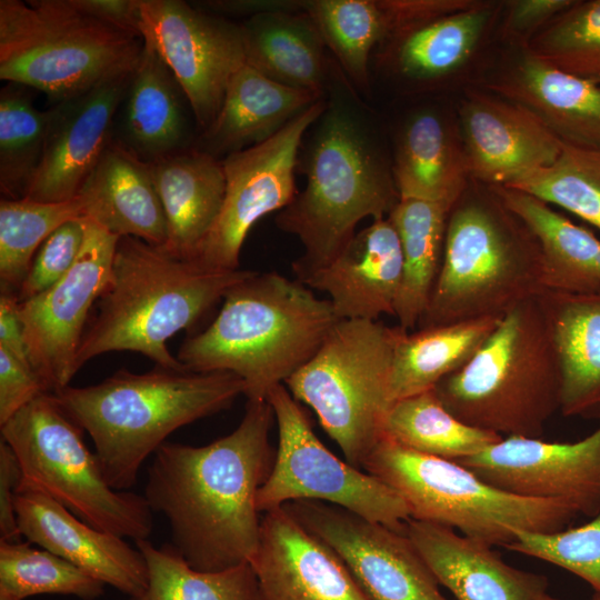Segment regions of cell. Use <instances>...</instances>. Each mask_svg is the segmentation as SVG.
<instances>
[{
	"mask_svg": "<svg viewBox=\"0 0 600 600\" xmlns=\"http://www.w3.org/2000/svg\"><path fill=\"white\" fill-rule=\"evenodd\" d=\"M267 400H248L239 426L201 447L164 442L148 468L144 494L170 526L171 546L201 571H220L254 557L261 517L257 494L276 453Z\"/></svg>",
	"mask_w": 600,
	"mask_h": 600,
	"instance_id": "6da1fadb",
	"label": "cell"
},
{
	"mask_svg": "<svg viewBox=\"0 0 600 600\" xmlns=\"http://www.w3.org/2000/svg\"><path fill=\"white\" fill-rule=\"evenodd\" d=\"M324 99L299 148L304 188L276 218L303 247L292 262L299 281L332 261L361 220L387 218L399 201L376 112L334 59Z\"/></svg>",
	"mask_w": 600,
	"mask_h": 600,
	"instance_id": "7a4b0ae2",
	"label": "cell"
},
{
	"mask_svg": "<svg viewBox=\"0 0 600 600\" xmlns=\"http://www.w3.org/2000/svg\"><path fill=\"white\" fill-rule=\"evenodd\" d=\"M338 321L331 302L299 280L253 271L228 290L217 317L182 342L177 359L193 372H232L248 400H267Z\"/></svg>",
	"mask_w": 600,
	"mask_h": 600,
	"instance_id": "3957f363",
	"label": "cell"
},
{
	"mask_svg": "<svg viewBox=\"0 0 600 600\" xmlns=\"http://www.w3.org/2000/svg\"><path fill=\"white\" fill-rule=\"evenodd\" d=\"M246 386L232 372H193L157 367L124 369L103 381L70 384L52 393L94 444L109 486L128 491L144 460L177 429L228 409Z\"/></svg>",
	"mask_w": 600,
	"mask_h": 600,
	"instance_id": "277c9868",
	"label": "cell"
},
{
	"mask_svg": "<svg viewBox=\"0 0 600 600\" xmlns=\"http://www.w3.org/2000/svg\"><path fill=\"white\" fill-rule=\"evenodd\" d=\"M252 272L210 268L141 239L121 237L109 282L77 353V371L112 351L141 353L164 369H187L170 353L167 341L192 328Z\"/></svg>",
	"mask_w": 600,
	"mask_h": 600,
	"instance_id": "5b68a950",
	"label": "cell"
},
{
	"mask_svg": "<svg viewBox=\"0 0 600 600\" xmlns=\"http://www.w3.org/2000/svg\"><path fill=\"white\" fill-rule=\"evenodd\" d=\"M543 291L539 243L492 187L449 212L441 268L418 327L503 317Z\"/></svg>",
	"mask_w": 600,
	"mask_h": 600,
	"instance_id": "8992f818",
	"label": "cell"
},
{
	"mask_svg": "<svg viewBox=\"0 0 600 600\" xmlns=\"http://www.w3.org/2000/svg\"><path fill=\"white\" fill-rule=\"evenodd\" d=\"M433 390L471 427L541 438L560 410L561 376L537 297L507 312L474 356Z\"/></svg>",
	"mask_w": 600,
	"mask_h": 600,
	"instance_id": "52a82bcc",
	"label": "cell"
},
{
	"mask_svg": "<svg viewBox=\"0 0 600 600\" xmlns=\"http://www.w3.org/2000/svg\"><path fill=\"white\" fill-rule=\"evenodd\" d=\"M143 38L73 0H0V79L43 92L53 106L130 73Z\"/></svg>",
	"mask_w": 600,
	"mask_h": 600,
	"instance_id": "ba28073f",
	"label": "cell"
},
{
	"mask_svg": "<svg viewBox=\"0 0 600 600\" xmlns=\"http://www.w3.org/2000/svg\"><path fill=\"white\" fill-rule=\"evenodd\" d=\"M362 468L407 503L412 519L451 528L492 547L519 530L554 532L579 513L568 503L504 492L459 461L407 449L382 438Z\"/></svg>",
	"mask_w": 600,
	"mask_h": 600,
	"instance_id": "9c48e42d",
	"label": "cell"
},
{
	"mask_svg": "<svg viewBox=\"0 0 600 600\" xmlns=\"http://www.w3.org/2000/svg\"><path fill=\"white\" fill-rule=\"evenodd\" d=\"M401 327L340 320L316 353L283 383L309 406L348 463L362 467L383 437L392 404L390 379Z\"/></svg>",
	"mask_w": 600,
	"mask_h": 600,
	"instance_id": "30bf717a",
	"label": "cell"
},
{
	"mask_svg": "<svg viewBox=\"0 0 600 600\" xmlns=\"http://www.w3.org/2000/svg\"><path fill=\"white\" fill-rule=\"evenodd\" d=\"M1 426L21 468L20 487L44 492L94 528L133 541L148 539L153 511L146 498L112 489L97 454L52 393H43Z\"/></svg>",
	"mask_w": 600,
	"mask_h": 600,
	"instance_id": "8fae6325",
	"label": "cell"
},
{
	"mask_svg": "<svg viewBox=\"0 0 600 600\" xmlns=\"http://www.w3.org/2000/svg\"><path fill=\"white\" fill-rule=\"evenodd\" d=\"M267 401L278 427V448L272 470L257 494L260 513L291 501L316 500L404 530L411 514L400 494L329 451L283 383L271 389Z\"/></svg>",
	"mask_w": 600,
	"mask_h": 600,
	"instance_id": "7c38bea8",
	"label": "cell"
},
{
	"mask_svg": "<svg viewBox=\"0 0 600 600\" xmlns=\"http://www.w3.org/2000/svg\"><path fill=\"white\" fill-rule=\"evenodd\" d=\"M324 106L323 97L268 140L222 159V208L196 261L214 269H239L240 251L250 229L264 216L284 209L296 197L299 148Z\"/></svg>",
	"mask_w": 600,
	"mask_h": 600,
	"instance_id": "4fadbf2b",
	"label": "cell"
},
{
	"mask_svg": "<svg viewBox=\"0 0 600 600\" xmlns=\"http://www.w3.org/2000/svg\"><path fill=\"white\" fill-rule=\"evenodd\" d=\"M139 9L141 36L183 89L200 134L214 121L231 78L246 63L240 23L182 0H139Z\"/></svg>",
	"mask_w": 600,
	"mask_h": 600,
	"instance_id": "5bb4252c",
	"label": "cell"
},
{
	"mask_svg": "<svg viewBox=\"0 0 600 600\" xmlns=\"http://www.w3.org/2000/svg\"><path fill=\"white\" fill-rule=\"evenodd\" d=\"M81 251L70 271L42 293L19 301L30 364L49 393L69 386L93 304L111 274L120 237L86 218Z\"/></svg>",
	"mask_w": 600,
	"mask_h": 600,
	"instance_id": "9a60e30c",
	"label": "cell"
},
{
	"mask_svg": "<svg viewBox=\"0 0 600 600\" xmlns=\"http://www.w3.org/2000/svg\"><path fill=\"white\" fill-rule=\"evenodd\" d=\"M283 506L340 557L370 600H448L404 530L322 501Z\"/></svg>",
	"mask_w": 600,
	"mask_h": 600,
	"instance_id": "2e32d148",
	"label": "cell"
},
{
	"mask_svg": "<svg viewBox=\"0 0 600 600\" xmlns=\"http://www.w3.org/2000/svg\"><path fill=\"white\" fill-rule=\"evenodd\" d=\"M459 462L504 492L562 501L579 514L600 510V427L574 442L502 437Z\"/></svg>",
	"mask_w": 600,
	"mask_h": 600,
	"instance_id": "e0dca14e",
	"label": "cell"
},
{
	"mask_svg": "<svg viewBox=\"0 0 600 600\" xmlns=\"http://www.w3.org/2000/svg\"><path fill=\"white\" fill-rule=\"evenodd\" d=\"M132 72L50 108L42 157L24 198L63 202L78 196L114 139L116 116Z\"/></svg>",
	"mask_w": 600,
	"mask_h": 600,
	"instance_id": "ac0fdd59",
	"label": "cell"
},
{
	"mask_svg": "<svg viewBox=\"0 0 600 600\" xmlns=\"http://www.w3.org/2000/svg\"><path fill=\"white\" fill-rule=\"evenodd\" d=\"M459 114L469 174L481 184L509 187L561 152L563 142L532 112L496 93H471Z\"/></svg>",
	"mask_w": 600,
	"mask_h": 600,
	"instance_id": "d6986e66",
	"label": "cell"
},
{
	"mask_svg": "<svg viewBox=\"0 0 600 600\" xmlns=\"http://www.w3.org/2000/svg\"><path fill=\"white\" fill-rule=\"evenodd\" d=\"M250 564L263 600H370L340 557L284 506L263 512Z\"/></svg>",
	"mask_w": 600,
	"mask_h": 600,
	"instance_id": "ffe728a7",
	"label": "cell"
},
{
	"mask_svg": "<svg viewBox=\"0 0 600 600\" xmlns=\"http://www.w3.org/2000/svg\"><path fill=\"white\" fill-rule=\"evenodd\" d=\"M14 510L19 531L27 541L59 556L129 598L141 594L147 588L144 557L124 538L94 528L33 488L19 487Z\"/></svg>",
	"mask_w": 600,
	"mask_h": 600,
	"instance_id": "44dd1931",
	"label": "cell"
},
{
	"mask_svg": "<svg viewBox=\"0 0 600 600\" xmlns=\"http://www.w3.org/2000/svg\"><path fill=\"white\" fill-rule=\"evenodd\" d=\"M401 280L400 239L387 217L356 232L332 261L300 282L324 292L339 320H379L394 316Z\"/></svg>",
	"mask_w": 600,
	"mask_h": 600,
	"instance_id": "7402d4cb",
	"label": "cell"
},
{
	"mask_svg": "<svg viewBox=\"0 0 600 600\" xmlns=\"http://www.w3.org/2000/svg\"><path fill=\"white\" fill-rule=\"evenodd\" d=\"M199 134L190 102L154 47L143 49L114 120V140L146 162L194 146Z\"/></svg>",
	"mask_w": 600,
	"mask_h": 600,
	"instance_id": "603a6c76",
	"label": "cell"
},
{
	"mask_svg": "<svg viewBox=\"0 0 600 600\" xmlns=\"http://www.w3.org/2000/svg\"><path fill=\"white\" fill-rule=\"evenodd\" d=\"M404 532L456 600H539L547 593L544 576L509 566L481 540L412 518Z\"/></svg>",
	"mask_w": 600,
	"mask_h": 600,
	"instance_id": "cb8c5ba5",
	"label": "cell"
},
{
	"mask_svg": "<svg viewBox=\"0 0 600 600\" xmlns=\"http://www.w3.org/2000/svg\"><path fill=\"white\" fill-rule=\"evenodd\" d=\"M489 88L532 112L563 143L600 150V86L523 52Z\"/></svg>",
	"mask_w": 600,
	"mask_h": 600,
	"instance_id": "d4e9b609",
	"label": "cell"
},
{
	"mask_svg": "<svg viewBox=\"0 0 600 600\" xmlns=\"http://www.w3.org/2000/svg\"><path fill=\"white\" fill-rule=\"evenodd\" d=\"M240 27L246 63L280 84L324 96L333 58L303 1L278 0Z\"/></svg>",
	"mask_w": 600,
	"mask_h": 600,
	"instance_id": "484cf974",
	"label": "cell"
},
{
	"mask_svg": "<svg viewBox=\"0 0 600 600\" xmlns=\"http://www.w3.org/2000/svg\"><path fill=\"white\" fill-rule=\"evenodd\" d=\"M391 163L399 199L429 200L452 209L469 187L459 130L437 108L420 107L403 118L394 132Z\"/></svg>",
	"mask_w": 600,
	"mask_h": 600,
	"instance_id": "4316f807",
	"label": "cell"
},
{
	"mask_svg": "<svg viewBox=\"0 0 600 600\" xmlns=\"http://www.w3.org/2000/svg\"><path fill=\"white\" fill-rule=\"evenodd\" d=\"M78 197L84 218L118 237L163 247L167 221L151 167L114 139L83 182Z\"/></svg>",
	"mask_w": 600,
	"mask_h": 600,
	"instance_id": "83f0119b",
	"label": "cell"
},
{
	"mask_svg": "<svg viewBox=\"0 0 600 600\" xmlns=\"http://www.w3.org/2000/svg\"><path fill=\"white\" fill-rule=\"evenodd\" d=\"M323 97L280 84L244 63L231 78L214 121L193 147L222 160L268 140Z\"/></svg>",
	"mask_w": 600,
	"mask_h": 600,
	"instance_id": "f1b7e54d",
	"label": "cell"
},
{
	"mask_svg": "<svg viewBox=\"0 0 600 600\" xmlns=\"http://www.w3.org/2000/svg\"><path fill=\"white\" fill-rule=\"evenodd\" d=\"M149 163L167 221L162 249L196 260L222 208V160L191 147Z\"/></svg>",
	"mask_w": 600,
	"mask_h": 600,
	"instance_id": "f546056e",
	"label": "cell"
},
{
	"mask_svg": "<svg viewBox=\"0 0 600 600\" xmlns=\"http://www.w3.org/2000/svg\"><path fill=\"white\" fill-rule=\"evenodd\" d=\"M560 376V411L588 417L600 411V291L537 296Z\"/></svg>",
	"mask_w": 600,
	"mask_h": 600,
	"instance_id": "4dcf8cb0",
	"label": "cell"
},
{
	"mask_svg": "<svg viewBox=\"0 0 600 600\" xmlns=\"http://www.w3.org/2000/svg\"><path fill=\"white\" fill-rule=\"evenodd\" d=\"M536 237L542 258L543 290L600 291V239L546 202L524 192L492 187Z\"/></svg>",
	"mask_w": 600,
	"mask_h": 600,
	"instance_id": "1f68e13d",
	"label": "cell"
},
{
	"mask_svg": "<svg viewBox=\"0 0 600 600\" xmlns=\"http://www.w3.org/2000/svg\"><path fill=\"white\" fill-rule=\"evenodd\" d=\"M488 6L476 4L407 30L379 47L371 59L413 84H427L456 71L472 53L490 17Z\"/></svg>",
	"mask_w": 600,
	"mask_h": 600,
	"instance_id": "d6a6232c",
	"label": "cell"
},
{
	"mask_svg": "<svg viewBox=\"0 0 600 600\" xmlns=\"http://www.w3.org/2000/svg\"><path fill=\"white\" fill-rule=\"evenodd\" d=\"M502 317H487L448 324L401 328L397 338L390 398L397 400L433 389L462 368L486 342Z\"/></svg>",
	"mask_w": 600,
	"mask_h": 600,
	"instance_id": "836d02e7",
	"label": "cell"
},
{
	"mask_svg": "<svg viewBox=\"0 0 600 600\" xmlns=\"http://www.w3.org/2000/svg\"><path fill=\"white\" fill-rule=\"evenodd\" d=\"M303 10L352 87L370 98L372 56L399 33L392 0H308Z\"/></svg>",
	"mask_w": 600,
	"mask_h": 600,
	"instance_id": "e575fe53",
	"label": "cell"
},
{
	"mask_svg": "<svg viewBox=\"0 0 600 600\" xmlns=\"http://www.w3.org/2000/svg\"><path fill=\"white\" fill-rule=\"evenodd\" d=\"M447 206L416 198H400L388 218L402 251V280L394 307L398 326L418 327L437 281L443 254Z\"/></svg>",
	"mask_w": 600,
	"mask_h": 600,
	"instance_id": "d590c367",
	"label": "cell"
},
{
	"mask_svg": "<svg viewBox=\"0 0 600 600\" xmlns=\"http://www.w3.org/2000/svg\"><path fill=\"white\" fill-rule=\"evenodd\" d=\"M419 453L460 461L502 439L453 416L433 389L394 401L383 437Z\"/></svg>",
	"mask_w": 600,
	"mask_h": 600,
	"instance_id": "8d00e7d4",
	"label": "cell"
},
{
	"mask_svg": "<svg viewBox=\"0 0 600 600\" xmlns=\"http://www.w3.org/2000/svg\"><path fill=\"white\" fill-rule=\"evenodd\" d=\"M134 543L147 563L148 584L129 600H263L249 562L201 571L189 566L171 544L157 548L148 539Z\"/></svg>",
	"mask_w": 600,
	"mask_h": 600,
	"instance_id": "74e56055",
	"label": "cell"
},
{
	"mask_svg": "<svg viewBox=\"0 0 600 600\" xmlns=\"http://www.w3.org/2000/svg\"><path fill=\"white\" fill-rule=\"evenodd\" d=\"M29 89L7 82L0 90V190L4 199L24 198L44 148L51 111L37 109Z\"/></svg>",
	"mask_w": 600,
	"mask_h": 600,
	"instance_id": "f35d334b",
	"label": "cell"
},
{
	"mask_svg": "<svg viewBox=\"0 0 600 600\" xmlns=\"http://www.w3.org/2000/svg\"><path fill=\"white\" fill-rule=\"evenodd\" d=\"M84 217L77 196L63 202L27 198L0 201L1 290L19 291L36 253L44 240L64 222Z\"/></svg>",
	"mask_w": 600,
	"mask_h": 600,
	"instance_id": "ab89813d",
	"label": "cell"
},
{
	"mask_svg": "<svg viewBox=\"0 0 600 600\" xmlns=\"http://www.w3.org/2000/svg\"><path fill=\"white\" fill-rule=\"evenodd\" d=\"M104 583L69 561L31 542L0 540V593L14 600L39 594L94 600Z\"/></svg>",
	"mask_w": 600,
	"mask_h": 600,
	"instance_id": "60d3db41",
	"label": "cell"
},
{
	"mask_svg": "<svg viewBox=\"0 0 600 600\" xmlns=\"http://www.w3.org/2000/svg\"><path fill=\"white\" fill-rule=\"evenodd\" d=\"M524 52L600 86V0H574L527 39Z\"/></svg>",
	"mask_w": 600,
	"mask_h": 600,
	"instance_id": "b9f144b4",
	"label": "cell"
},
{
	"mask_svg": "<svg viewBox=\"0 0 600 600\" xmlns=\"http://www.w3.org/2000/svg\"><path fill=\"white\" fill-rule=\"evenodd\" d=\"M504 188L560 207L600 230V150L563 143L551 166Z\"/></svg>",
	"mask_w": 600,
	"mask_h": 600,
	"instance_id": "7bdbcfd3",
	"label": "cell"
},
{
	"mask_svg": "<svg viewBox=\"0 0 600 600\" xmlns=\"http://www.w3.org/2000/svg\"><path fill=\"white\" fill-rule=\"evenodd\" d=\"M504 548L570 571L600 593V510L587 523L570 529L519 530Z\"/></svg>",
	"mask_w": 600,
	"mask_h": 600,
	"instance_id": "ee69618b",
	"label": "cell"
},
{
	"mask_svg": "<svg viewBox=\"0 0 600 600\" xmlns=\"http://www.w3.org/2000/svg\"><path fill=\"white\" fill-rule=\"evenodd\" d=\"M86 218L69 220L41 244L19 291V301L36 297L63 278L73 267L86 234Z\"/></svg>",
	"mask_w": 600,
	"mask_h": 600,
	"instance_id": "f6af8a7d",
	"label": "cell"
},
{
	"mask_svg": "<svg viewBox=\"0 0 600 600\" xmlns=\"http://www.w3.org/2000/svg\"><path fill=\"white\" fill-rule=\"evenodd\" d=\"M43 393L49 392L33 369L0 347V424Z\"/></svg>",
	"mask_w": 600,
	"mask_h": 600,
	"instance_id": "bcb514c9",
	"label": "cell"
},
{
	"mask_svg": "<svg viewBox=\"0 0 600 600\" xmlns=\"http://www.w3.org/2000/svg\"><path fill=\"white\" fill-rule=\"evenodd\" d=\"M22 479L18 459L7 442L0 440V540L19 541L14 498Z\"/></svg>",
	"mask_w": 600,
	"mask_h": 600,
	"instance_id": "7dc6e473",
	"label": "cell"
},
{
	"mask_svg": "<svg viewBox=\"0 0 600 600\" xmlns=\"http://www.w3.org/2000/svg\"><path fill=\"white\" fill-rule=\"evenodd\" d=\"M574 0H517L509 4L506 28L512 33L532 36L554 17L568 9Z\"/></svg>",
	"mask_w": 600,
	"mask_h": 600,
	"instance_id": "c3c4849f",
	"label": "cell"
},
{
	"mask_svg": "<svg viewBox=\"0 0 600 600\" xmlns=\"http://www.w3.org/2000/svg\"><path fill=\"white\" fill-rule=\"evenodd\" d=\"M0 347L31 367L19 316V298L17 292L10 290H1L0 296Z\"/></svg>",
	"mask_w": 600,
	"mask_h": 600,
	"instance_id": "681fc988",
	"label": "cell"
},
{
	"mask_svg": "<svg viewBox=\"0 0 600 600\" xmlns=\"http://www.w3.org/2000/svg\"><path fill=\"white\" fill-rule=\"evenodd\" d=\"M73 2L98 19L141 36L139 0H73Z\"/></svg>",
	"mask_w": 600,
	"mask_h": 600,
	"instance_id": "f907efd6",
	"label": "cell"
},
{
	"mask_svg": "<svg viewBox=\"0 0 600 600\" xmlns=\"http://www.w3.org/2000/svg\"><path fill=\"white\" fill-rule=\"evenodd\" d=\"M539 600H561V599L551 597L550 594L546 593ZM590 600H600V593L594 592Z\"/></svg>",
	"mask_w": 600,
	"mask_h": 600,
	"instance_id": "816d5d0a",
	"label": "cell"
},
{
	"mask_svg": "<svg viewBox=\"0 0 600 600\" xmlns=\"http://www.w3.org/2000/svg\"><path fill=\"white\" fill-rule=\"evenodd\" d=\"M0 600H14L6 594L0 593Z\"/></svg>",
	"mask_w": 600,
	"mask_h": 600,
	"instance_id": "f5cc1de1",
	"label": "cell"
}]
</instances>
